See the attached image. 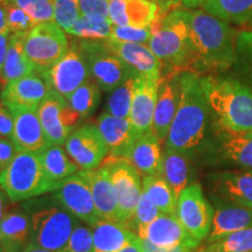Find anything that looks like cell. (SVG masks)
<instances>
[{
    "instance_id": "cell-31",
    "label": "cell",
    "mask_w": 252,
    "mask_h": 252,
    "mask_svg": "<svg viewBox=\"0 0 252 252\" xmlns=\"http://www.w3.org/2000/svg\"><path fill=\"white\" fill-rule=\"evenodd\" d=\"M188 158L178 151L165 149L163 151L162 176L174 193L176 200L181 191L188 186L190 165Z\"/></svg>"
},
{
    "instance_id": "cell-32",
    "label": "cell",
    "mask_w": 252,
    "mask_h": 252,
    "mask_svg": "<svg viewBox=\"0 0 252 252\" xmlns=\"http://www.w3.org/2000/svg\"><path fill=\"white\" fill-rule=\"evenodd\" d=\"M39 156L47 176L55 184L61 185L62 181L74 175L78 169L76 163L69 159L67 151L60 145H50Z\"/></svg>"
},
{
    "instance_id": "cell-57",
    "label": "cell",
    "mask_w": 252,
    "mask_h": 252,
    "mask_svg": "<svg viewBox=\"0 0 252 252\" xmlns=\"http://www.w3.org/2000/svg\"><path fill=\"white\" fill-rule=\"evenodd\" d=\"M245 25H247V26H249V27H252V15L250 18H249V20L247 21V23H245Z\"/></svg>"
},
{
    "instance_id": "cell-59",
    "label": "cell",
    "mask_w": 252,
    "mask_h": 252,
    "mask_svg": "<svg viewBox=\"0 0 252 252\" xmlns=\"http://www.w3.org/2000/svg\"><path fill=\"white\" fill-rule=\"evenodd\" d=\"M0 252H2V249H1V245H0Z\"/></svg>"
},
{
    "instance_id": "cell-42",
    "label": "cell",
    "mask_w": 252,
    "mask_h": 252,
    "mask_svg": "<svg viewBox=\"0 0 252 252\" xmlns=\"http://www.w3.org/2000/svg\"><path fill=\"white\" fill-rule=\"evenodd\" d=\"M160 214H161V212L159 210V208L146 196V194L143 193L139 202L137 204V208H135L133 219H132L128 228L135 232L141 226L150 224Z\"/></svg>"
},
{
    "instance_id": "cell-38",
    "label": "cell",
    "mask_w": 252,
    "mask_h": 252,
    "mask_svg": "<svg viewBox=\"0 0 252 252\" xmlns=\"http://www.w3.org/2000/svg\"><path fill=\"white\" fill-rule=\"evenodd\" d=\"M135 76H131L111 91L105 105V112L119 118H130Z\"/></svg>"
},
{
    "instance_id": "cell-23",
    "label": "cell",
    "mask_w": 252,
    "mask_h": 252,
    "mask_svg": "<svg viewBox=\"0 0 252 252\" xmlns=\"http://www.w3.org/2000/svg\"><path fill=\"white\" fill-rule=\"evenodd\" d=\"M78 173L89 185L94 206L100 219L119 223L117 194L105 169L99 167V169L81 171Z\"/></svg>"
},
{
    "instance_id": "cell-2",
    "label": "cell",
    "mask_w": 252,
    "mask_h": 252,
    "mask_svg": "<svg viewBox=\"0 0 252 252\" xmlns=\"http://www.w3.org/2000/svg\"><path fill=\"white\" fill-rule=\"evenodd\" d=\"M185 18L196 58L193 71L219 75L232 68L238 32L203 9H185Z\"/></svg>"
},
{
    "instance_id": "cell-1",
    "label": "cell",
    "mask_w": 252,
    "mask_h": 252,
    "mask_svg": "<svg viewBox=\"0 0 252 252\" xmlns=\"http://www.w3.org/2000/svg\"><path fill=\"white\" fill-rule=\"evenodd\" d=\"M212 118L201 75L194 71H181L180 102L168 135L166 149L178 151L190 159L207 145Z\"/></svg>"
},
{
    "instance_id": "cell-24",
    "label": "cell",
    "mask_w": 252,
    "mask_h": 252,
    "mask_svg": "<svg viewBox=\"0 0 252 252\" xmlns=\"http://www.w3.org/2000/svg\"><path fill=\"white\" fill-rule=\"evenodd\" d=\"M162 141L153 133L147 132L138 138L128 151L127 159L141 175H162L163 151Z\"/></svg>"
},
{
    "instance_id": "cell-36",
    "label": "cell",
    "mask_w": 252,
    "mask_h": 252,
    "mask_svg": "<svg viewBox=\"0 0 252 252\" xmlns=\"http://www.w3.org/2000/svg\"><path fill=\"white\" fill-rule=\"evenodd\" d=\"M100 87L94 80L87 81L68 97L69 106L81 116L82 119L90 117L100 102Z\"/></svg>"
},
{
    "instance_id": "cell-58",
    "label": "cell",
    "mask_w": 252,
    "mask_h": 252,
    "mask_svg": "<svg viewBox=\"0 0 252 252\" xmlns=\"http://www.w3.org/2000/svg\"><path fill=\"white\" fill-rule=\"evenodd\" d=\"M4 1H5V0H0V5H1Z\"/></svg>"
},
{
    "instance_id": "cell-12",
    "label": "cell",
    "mask_w": 252,
    "mask_h": 252,
    "mask_svg": "<svg viewBox=\"0 0 252 252\" xmlns=\"http://www.w3.org/2000/svg\"><path fill=\"white\" fill-rule=\"evenodd\" d=\"M39 117L41 125L50 145L65 144L68 137L76 130L81 116L75 112L67 100L50 91L46 99L40 104Z\"/></svg>"
},
{
    "instance_id": "cell-30",
    "label": "cell",
    "mask_w": 252,
    "mask_h": 252,
    "mask_svg": "<svg viewBox=\"0 0 252 252\" xmlns=\"http://www.w3.org/2000/svg\"><path fill=\"white\" fill-rule=\"evenodd\" d=\"M219 152L229 162L252 169V131L219 132Z\"/></svg>"
},
{
    "instance_id": "cell-15",
    "label": "cell",
    "mask_w": 252,
    "mask_h": 252,
    "mask_svg": "<svg viewBox=\"0 0 252 252\" xmlns=\"http://www.w3.org/2000/svg\"><path fill=\"white\" fill-rule=\"evenodd\" d=\"M135 234L143 241L159 248L187 247L196 250L200 247V242L191 237L176 215L172 214L161 213L150 224L138 229Z\"/></svg>"
},
{
    "instance_id": "cell-50",
    "label": "cell",
    "mask_w": 252,
    "mask_h": 252,
    "mask_svg": "<svg viewBox=\"0 0 252 252\" xmlns=\"http://www.w3.org/2000/svg\"><path fill=\"white\" fill-rule=\"evenodd\" d=\"M11 35H12L11 31H6V32H2V33H0V70H1L2 64H4L5 62L6 54H7Z\"/></svg>"
},
{
    "instance_id": "cell-7",
    "label": "cell",
    "mask_w": 252,
    "mask_h": 252,
    "mask_svg": "<svg viewBox=\"0 0 252 252\" xmlns=\"http://www.w3.org/2000/svg\"><path fill=\"white\" fill-rule=\"evenodd\" d=\"M67 33L54 21L36 24L27 32L25 54L37 74L49 70L69 49Z\"/></svg>"
},
{
    "instance_id": "cell-40",
    "label": "cell",
    "mask_w": 252,
    "mask_h": 252,
    "mask_svg": "<svg viewBox=\"0 0 252 252\" xmlns=\"http://www.w3.org/2000/svg\"><path fill=\"white\" fill-rule=\"evenodd\" d=\"M30 15L36 24L54 20L53 0H5Z\"/></svg>"
},
{
    "instance_id": "cell-60",
    "label": "cell",
    "mask_w": 252,
    "mask_h": 252,
    "mask_svg": "<svg viewBox=\"0 0 252 252\" xmlns=\"http://www.w3.org/2000/svg\"><path fill=\"white\" fill-rule=\"evenodd\" d=\"M53 2H54V0H53Z\"/></svg>"
},
{
    "instance_id": "cell-51",
    "label": "cell",
    "mask_w": 252,
    "mask_h": 252,
    "mask_svg": "<svg viewBox=\"0 0 252 252\" xmlns=\"http://www.w3.org/2000/svg\"><path fill=\"white\" fill-rule=\"evenodd\" d=\"M11 200H9L7 194L0 188V223L2 222V220L5 219L6 214L8 213V210L11 209Z\"/></svg>"
},
{
    "instance_id": "cell-4",
    "label": "cell",
    "mask_w": 252,
    "mask_h": 252,
    "mask_svg": "<svg viewBox=\"0 0 252 252\" xmlns=\"http://www.w3.org/2000/svg\"><path fill=\"white\" fill-rule=\"evenodd\" d=\"M31 222L30 244L63 251L80 220L56 200L53 193L30 198L21 204Z\"/></svg>"
},
{
    "instance_id": "cell-49",
    "label": "cell",
    "mask_w": 252,
    "mask_h": 252,
    "mask_svg": "<svg viewBox=\"0 0 252 252\" xmlns=\"http://www.w3.org/2000/svg\"><path fill=\"white\" fill-rule=\"evenodd\" d=\"M141 245H143V249L145 252H196L197 250V249L195 250V249H190L187 247H175V248H169V249L159 248L149 243V242L143 241V239H141Z\"/></svg>"
},
{
    "instance_id": "cell-45",
    "label": "cell",
    "mask_w": 252,
    "mask_h": 252,
    "mask_svg": "<svg viewBox=\"0 0 252 252\" xmlns=\"http://www.w3.org/2000/svg\"><path fill=\"white\" fill-rule=\"evenodd\" d=\"M7 5V23L12 33H25L31 31L36 23L21 8L5 1Z\"/></svg>"
},
{
    "instance_id": "cell-34",
    "label": "cell",
    "mask_w": 252,
    "mask_h": 252,
    "mask_svg": "<svg viewBox=\"0 0 252 252\" xmlns=\"http://www.w3.org/2000/svg\"><path fill=\"white\" fill-rule=\"evenodd\" d=\"M143 193L162 214L176 213V197L161 174L143 176Z\"/></svg>"
},
{
    "instance_id": "cell-5",
    "label": "cell",
    "mask_w": 252,
    "mask_h": 252,
    "mask_svg": "<svg viewBox=\"0 0 252 252\" xmlns=\"http://www.w3.org/2000/svg\"><path fill=\"white\" fill-rule=\"evenodd\" d=\"M147 46L168 71H193L196 58L185 9L175 8L158 18Z\"/></svg>"
},
{
    "instance_id": "cell-35",
    "label": "cell",
    "mask_w": 252,
    "mask_h": 252,
    "mask_svg": "<svg viewBox=\"0 0 252 252\" xmlns=\"http://www.w3.org/2000/svg\"><path fill=\"white\" fill-rule=\"evenodd\" d=\"M232 68L235 77L252 88V30L238 32Z\"/></svg>"
},
{
    "instance_id": "cell-13",
    "label": "cell",
    "mask_w": 252,
    "mask_h": 252,
    "mask_svg": "<svg viewBox=\"0 0 252 252\" xmlns=\"http://www.w3.org/2000/svg\"><path fill=\"white\" fill-rule=\"evenodd\" d=\"M68 156L82 171L100 167L109 156V147L96 124L77 127L65 141Z\"/></svg>"
},
{
    "instance_id": "cell-6",
    "label": "cell",
    "mask_w": 252,
    "mask_h": 252,
    "mask_svg": "<svg viewBox=\"0 0 252 252\" xmlns=\"http://www.w3.org/2000/svg\"><path fill=\"white\" fill-rule=\"evenodd\" d=\"M59 187L47 176L39 153L19 151L7 168L0 173V188L12 203L54 193Z\"/></svg>"
},
{
    "instance_id": "cell-10",
    "label": "cell",
    "mask_w": 252,
    "mask_h": 252,
    "mask_svg": "<svg viewBox=\"0 0 252 252\" xmlns=\"http://www.w3.org/2000/svg\"><path fill=\"white\" fill-rule=\"evenodd\" d=\"M41 75L45 77L50 91L65 100L91 77L86 55L78 42H72L65 55Z\"/></svg>"
},
{
    "instance_id": "cell-25",
    "label": "cell",
    "mask_w": 252,
    "mask_h": 252,
    "mask_svg": "<svg viewBox=\"0 0 252 252\" xmlns=\"http://www.w3.org/2000/svg\"><path fill=\"white\" fill-rule=\"evenodd\" d=\"M100 133L109 147V156L126 158L128 151L138 139L132 130L128 118H119L104 112L97 123Z\"/></svg>"
},
{
    "instance_id": "cell-46",
    "label": "cell",
    "mask_w": 252,
    "mask_h": 252,
    "mask_svg": "<svg viewBox=\"0 0 252 252\" xmlns=\"http://www.w3.org/2000/svg\"><path fill=\"white\" fill-rule=\"evenodd\" d=\"M111 0H78L81 15L91 20L109 19V6Z\"/></svg>"
},
{
    "instance_id": "cell-22",
    "label": "cell",
    "mask_w": 252,
    "mask_h": 252,
    "mask_svg": "<svg viewBox=\"0 0 252 252\" xmlns=\"http://www.w3.org/2000/svg\"><path fill=\"white\" fill-rule=\"evenodd\" d=\"M109 48L118 55L126 64H128L139 76L160 81L162 77L163 65L161 61L153 54L147 45L143 43L113 42L106 40Z\"/></svg>"
},
{
    "instance_id": "cell-21",
    "label": "cell",
    "mask_w": 252,
    "mask_h": 252,
    "mask_svg": "<svg viewBox=\"0 0 252 252\" xmlns=\"http://www.w3.org/2000/svg\"><path fill=\"white\" fill-rule=\"evenodd\" d=\"M12 140L19 151L40 153L50 146L41 125L37 110H15Z\"/></svg>"
},
{
    "instance_id": "cell-55",
    "label": "cell",
    "mask_w": 252,
    "mask_h": 252,
    "mask_svg": "<svg viewBox=\"0 0 252 252\" xmlns=\"http://www.w3.org/2000/svg\"><path fill=\"white\" fill-rule=\"evenodd\" d=\"M176 4L185 8H198L203 7L208 0H175Z\"/></svg>"
},
{
    "instance_id": "cell-48",
    "label": "cell",
    "mask_w": 252,
    "mask_h": 252,
    "mask_svg": "<svg viewBox=\"0 0 252 252\" xmlns=\"http://www.w3.org/2000/svg\"><path fill=\"white\" fill-rule=\"evenodd\" d=\"M14 117L6 104L0 99V137L11 138L13 134Z\"/></svg>"
},
{
    "instance_id": "cell-17",
    "label": "cell",
    "mask_w": 252,
    "mask_h": 252,
    "mask_svg": "<svg viewBox=\"0 0 252 252\" xmlns=\"http://www.w3.org/2000/svg\"><path fill=\"white\" fill-rule=\"evenodd\" d=\"M180 76L181 71H168L160 80L152 132L161 141L167 139L180 102Z\"/></svg>"
},
{
    "instance_id": "cell-8",
    "label": "cell",
    "mask_w": 252,
    "mask_h": 252,
    "mask_svg": "<svg viewBox=\"0 0 252 252\" xmlns=\"http://www.w3.org/2000/svg\"><path fill=\"white\" fill-rule=\"evenodd\" d=\"M93 80L104 91H112L131 76L138 75L109 48L106 40H81Z\"/></svg>"
},
{
    "instance_id": "cell-20",
    "label": "cell",
    "mask_w": 252,
    "mask_h": 252,
    "mask_svg": "<svg viewBox=\"0 0 252 252\" xmlns=\"http://www.w3.org/2000/svg\"><path fill=\"white\" fill-rule=\"evenodd\" d=\"M161 15V7L149 0H111L109 6V19L116 26L151 27Z\"/></svg>"
},
{
    "instance_id": "cell-3",
    "label": "cell",
    "mask_w": 252,
    "mask_h": 252,
    "mask_svg": "<svg viewBox=\"0 0 252 252\" xmlns=\"http://www.w3.org/2000/svg\"><path fill=\"white\" fill-rule=\"evenodd\" d=\"M217 132L252 131V88L235 76L201 75Z\"/></svg>"
},
{
    "instance_id": "cell-14",
    "label": "cell",
    "mask_w": 252,
    "mask_h": 252,
    "mask_svg": "<svg viewBox=\"0 0 252 252\" xmlns=\"http://www.w3.org/2000/svg\"><path fill=\"white\" fill-rule=\"evenodd\" d=\"M53 195L69 213L90 228L102 220L94 206L89 185L80 173L62 181Z\"/></svg>"
},
{
    "instance_id": "cell-29",
    "label": "cell",
    "mask_w": 252,
    "mask_h": 252,
    "mask_svg": "<svg viewBox=\"0 0 252 252\" xmlns=\"http://www.w3.org/2000/svg\"><path fill=\"white\" fill-rule=\"evenodd\" d=\"M25 33H12L11 40H9V47L6 54L5 62L0 70V86L4 88L8 82L18 80L27 75L34 74L35 68L25 54Z\"/></svg>"
},
{
    "instance_id": "cell-53",
    "label": "cell",
    "mask_w": 252,
    "mask_h": 252,
    "mask_svg": "<svg viewBox=\"0 0 252 252\" xmlns=\"http://www.w3.org/2000/svg\"><path fill=\"white\" fill-rule=\"evenodd\" d=\"M117 252H145L143 249V245H141V239L139 237H137L131 243H128L127 245H125L124 248H122L121 250H118Z\"/></svg>"
},
{
    "instance_id": "cell-52",
    "label": "cell",
    "mask_w": 252,
    "mask_h": 252,
    "mask_svg": "<svg viewBox=\"0 0 252 252\" xmlns=\"http://www.w3.org/2000/svg\"><path fill=\"white\" fill-rule=\"evenodd\" d=\"M6 31H11L7 23V5L4 1L0 5V33Z\"/></svg>"
},
{
    "instance_id": "cell-19",
    "label": "cell",
    "mask_w": 252,
    "mask_h": 252,
    "mask_svg": "<svg viewBox=\"0 0 252 252\" xmlns=\"http://www.w3.org/2000/svg\"><path fill=\"white\" fill-rule=\"evenodd\" d=\"M212 187L220 202L252 209V169L245 172H219L210 175Z\"/></svg>"
},
{
    "instance_id": "cell-28",
    "label": "cell",
    "mask_w": 252,
    "mask_h": 252,
    "mask_svg": "<svg viewBox=\"0 0 252 252\" xmlns=\"http://www.w3.org/2000/svg\"><path fill=\"white\" fill-rule=\"evenodd\" d=\"M94 252H117L138 237L134 231L122 223L100 220L94 226Z\"/></svg>"
},
{
    "instance_id": "cell-39",
    "label": "cell",
    "mask_w": 252,
    "mask_h": 252,
    "mask_svg": "<svg viewBox=\"0 0 252 252\" xmlns=\"http://www.w3.org/2000/svg\"><path fill=\"white\" fill-rule=\"evenodd\" d=\"M115 25L110 19L105 20H91L83 15L74 25L67 34L81 40H109Z\"/></svg>"
},
{
    "instance_id": "cell-9",
    "label": "cell",
    "mask_w": 252,
    "mask_h": 252,
    "mask_svg": "<svg viewBox=\"0 0 252 252\" xmlns=\"http://www.w3.org/2000/svg\"><path fill=\"white\" fill-rule=\"evenodd\" d=\"M100 167L108 173L117 194L119 223L128 226L143 194L141 174L125 158L109 156Z\"/></svg>"
},
{
    "instance_id": "cell-41",
    "label": "cell",
    "mask_w": 252,
    "mask_h": 252,
    "mask_svg": "<svg viewBox=\"0 0 252 252\" xmlns=\"http://www.w3.org/2000/svg\"><path fill=\"white\" fill-rule=\"evenodd\" d=\"M54 23L65 33L74 27L81 17L78 0H54Z\"/></svg>"
},
{
    "instance_id": "cell-43",
    "label": "cell",
    "mask_w": 252,
    "mask_h": 252,
    "mask_svg": "<svg viewBox=\"0 0 252 252\" xmlns=\"http://www.w3.org/2000/svg\"><path fill=\"white\" fill-rule=\"evenodd\" d=\"M151 37V27L133 26H113L112 34L109 40L113 42L143 43L147 45Z\"/></svg>"
},
{
    "instance_id": "cell-56",
    "label": "cell",
    "mask_w": 252,
    "mask_h": 252,
    "mask_svg": "<svg viewBox=\"0 0 252 252\" xmlns=\"http://www.w3.org/2000/svg\"><path fill=\"white\" fill-rule=\"evenodd\" d=\"M24 252H63V251H52V250H47V249H43V248L35 247V245L28 244V247L25 249Z\"/></svg>"
},
{
    "instance_id": "cell-33",
    "label": "cell",
    "mask_w": 252,
    "mask_h": 252,
    "mask_svg": "<svg viewBox=\"0 0 252 252\" xmlns=\"http://www.w3.org/2000/svg\"><path fill=\"white\" fill-rule=\"evenodd\" d=\"M202 8L225 23L245 25L252 15V0H208Z\"/></svg>"
},
{
    "instance_id": "cell-16",
    "label": "cell",
    "mask_w": 252,
    "mask_h": 252,
    "mask_svg": "<svg viewBox=\"0 0 252 252\" xmlns=\"http://www.w3.org/2000/svg\"><path fill=\"white\" fill-rule=\"evenodd\" d=\"M50 93L45 77L41 74L27 75L8 82L2 88L0 99L11 111L15 110H37L40 104Z\"/></svg>"
},
{
    "instance_id": "cell-54",
    "label": "cell",
    "mask_w": 252,
    "mask_h": 252,
    "mask_svg": "<svg viewBox=\"0 0 252 252\" xmlns=\"http://www.w3.org/2000/svg\"><path fill=\"white\" fill-rule=\"evenodd\" d=\"M149 1L156 2L157 5H159L162 9L163 14H167L168 12L173 11V9H175L176 6H178L175 0H149Z\"/></svg>"
},
{
    "instance_id": "cell-27",
    "label": "cell",
    "mask_w": 252,
    "mask_h": 252,
    "mask_svg": "<svg viewBox=\"0 0 252 252\" xmlns=\"http://www.w3.org/2000/svg\"><path fill=\"white\" fill-rule=\"evenodd\" d=\"M252 228V209L220 202L214 213L212 229L204 243H212L224 236Z\"/></svg>"
},
{
    "instance_id": "cell-18",
    "label": "cell",
    "mask_w": 252,
    "mask_h": 252,
    "mask_svg": "<svg viewBox=\"0 0 252 252\" xmlns=\"http://www.w3.org/2000/svg\"><path fill=\"white\" fill-rule=\"evenodd\" d=\"M160 81L139 76L135 77L130 122L135 137L152 131L153 115L156 109Z\"/></svg>"
},
{
    "instance_id": "cell-47",
    "label": "cell",
    "mask_w": 252,
    "mask_h": 252,
    "mask_svg": "<svg viewBox=\"0 0 252 252\" xmlns=\"http://www.w3.org/2000/svg\"><path fill=\"white\" fill-rule=\"evenodd\" d=\"M19 152L11 138L0 137V173L4 172Z\"/></svg>"
},
{
    "instance_id": "cell-37",
    "label": "cell",
    "mask_w": 252,
    "mask_h": 252,
    "mask_svg": "<svg viewBox=\"0 0 252 252\" xmlns=\"http://www.w3.org/2000/svg\"><path fill=\"white\" fill-rule=\"evenodd\" d=\"M196 252H252V228L239 230L198 247Z\"/></svg>"
},
{
    "instance_id": "cell-44",
    "label": "cell",
    "mask_w": 252,
    "mask_h": 252,
    "mask_svg": "<svg viewBox=\"0 0 252 252\" xmlns=\"http://www.w3.org/2000/svg\"><path fill=\"white\" fill-rule=\"evenodd\" d=\"M63 252H94L93 230L90 226L78 224Z\"/></svg>"
},
{
    "instance_id": "cell-11",
    "label": "cell",
    "mask_w": 252,
    "mask_h": 252,
    "mask_svg": "<svg viewBox=\"0 0 252 252\" xmlns=\"http://www.w3.org/2000/svg\"><path fill=\"white\" fill-rule=\"evenodd\" d=\"M176 217L197 242L206 241L212 229L214 210L197 182L188 185L176 200Z\"/></svg>"
},
{
    "instance_id": "cell-26",
    "label": "cell",
    "mask_w": 252,
    "mask_h": 252,
    "mask_svg": "<svg viewBox=\"0 0 252 252\" xmlns=\"http://www.w3.org/2000/svg\"><path fill=\"white\" fill-rule=\"evenodd\" d=\"M31 242V222L21 206L12 207L0 223L2 252H24Z\"/></svg>"
}]
</instances>
